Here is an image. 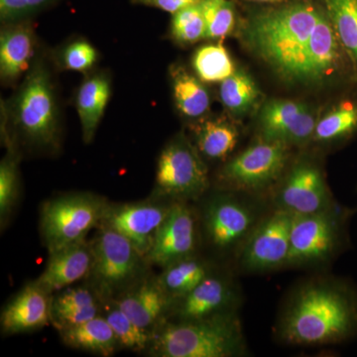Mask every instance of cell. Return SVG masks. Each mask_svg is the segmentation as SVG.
I'll list each match as a JSON object with an SVG mask.
<instances>
[{
  "label": "cell",
  "instance_id": "277c9868",
  "mask_svg": "<svg viewBox=\"0 0 357 357\" xmlns=\"http://www.w3.org/2000/svg\"><path fill=\"white\" fill-rule=\"evenodd\" d=\"M1 109L7 126L15 129L29 144L49 150L59 146L57 98L43 57H37L20 88Z\"/></svg>",
  "mask_w": 357,
  "mask_h": 357
},
{
  "label": "cell",
  "instance_id": "cb8c5ba5",
  "mask_svg": "<svg viewBox=\"0 0 357 357\" xmlns=\"http://www.w3.org/2000/svg\"><path fill=\"white\" fill-rule=\"evenodd\" d=\"M60 333L67 347L100 356H112L121 345L109 321L103 316H96L79 325L64 328Z\"/></svg>",
  "mask_w": 357,
  "mask_h": 357
},
{
  "label": "cell",
  "instance_id": "e0dca14e",
  "mask_svg": "<svg viewBox=\"0 0 357 357\" xmlns=\"http://www.w3.org/2000/svg\"><path fill=\"white\" fill-rule=\"evenodd\" d=\"M36 35L29 21L3 24L0 32V77L13 86L36 61Z\"/></svg>",
  "mask_w": 357,
  "mask_h": 357
},
{
  "label": "cell",
  "instance_id": "8fae6325",
  "mask_svg": "<svg viewBox=\"0 0 357 357\" xmlns=\"http://www.w3.org/2000/svg\"><path fill=\"white\" fill-rule=\"evenodd\" d=\"M293 215L275 210L261 218L239 249V262L248 272H266L287 266Z\"/></svg>",
  "mask_w": 357,
  "mask_h": 357
},
{
  "label": "cell",
  "instance_id": "7402d4cb",
  "mask_svg": "<svg viewBox=\"0 0 357 357\" xmlns=\"http://www.w3.org/2000/svg\"><path fill=\"white\" fill-rule=\"evenodd\" d=\"M170 79L173 100L178 114L191 123L208 116L211 96L206 83L180 64L170 68Z\"/></svg>",
  "mask_w": 357,
  "mask_h": 357
},
{
  "label": "cell",
  "instance_id": "83f0119b",
  "mask_svg": "<svg viewBox=\"0 0 357 357\" xmlns=\"http://www.w3.org/2000/svg\"><path fill=\"white\" fill-rule=\"evenodd\" d=\"M357 82V0H323Z\"/></svg>",
  "mask_w": 357,
  "mask_h": 357
},
{
  "label": "cell",
  "instance_id": "7a4b0ae2",
  "mask_svg": "<svg viewBox=\"0 0 357 357\" xmlns=\"http://www.w3.org/2000/svg\"><path fill=\"white\" fill-rule=\"evenodd\" d=\"M277 333L286 344L321 347L357 333V292L349 284L314 279L294 291L279 318Z\"/></svg>",
  "mask_w": 357,
  "mask_h": 357
},
{
  "label": "cell",
  "instance_id": "d6986e66",
  "mask_svg": "<svg viewBox=\"0 0 357 357\" xmlns=\"http://www.w3.org/2000/svg\"><path fill=\"white\" fill-rule=\"evenodd\" d=\"M49 255L43 273L35 282L50 295L89 276L93 270V248L84 241Z\"/></svg>",
  "mask_w": 357,
  "mask_h": 357
},
{
  "label": "cell",
  "instance_id": "836d02e7",
  "mask_svg": "<svg viewBox=\"0 0 357 357\" xmlns=\"http://www.w3.org/2000/svg\"><path fill=\"white\" fill-rule=\"evenodd\" d=\"M95 47L84 39H76L64 45L57 54L59 67L64 70L86 73L98 62Z\"/></svg>",
  "mask_w": 357,
  "mask_h": 357
},
{
  "label": "cell",
  "instance_id": "4dcf8cb0",
  "mask_svg": "<svg viewBox=\"0 0 357 357\" xmlns=\"http://www.w3.org/2000/svg\"><path fill=\"white\" fill-rule=\"evenodd\" d=\"M105 317L119 340V344L135 351H144L150 345L152 333L143 330L129 318L116 302L105 305Z\"/></svg>",
  "mask_w": 357,
  "mask_h": 357
},
{
  "label": "cell",
  "instance_id": "d590c367",
  "mask_svg": "<svg viewBox=\"0 0 357 357\" xmlns=\"http://www.w3.org/2000/svg\"><path fill=\"white\" fill-rule=\"evenodd\" d=\"M91 306H100V304L91 290L86 287L68 288L52 298L51 314Z\"/></svg>",
  "mask_w": 357,
  "mask_h": 357
},
{
  "label": "cell",
  "instance_id": "2e32d148",
  "mask_svg": "<svg viewBox=\"0 0 357 357\" xmlns=\"http://www.w3.org/2000/svg\"><path fill=\"white\" fill-rule=\"evenodd\" d=\"M238 302V291L234 282L211 274L172 305L174 314L178 319H197L236 312Z\"/></svg>",
  "mask_w": 357,
  "mask_h": 357
},
{
  "label": "cell",
  "instance_id": "44dd1931",
  "mask_svg": "<svg viewBox=\"0 0 357 357\" xmlns=\"http://www.w3.org/2000/svg\"><path fill=\"white\" fill-rule=\"evenodd\" d=\"M110 93L112 81L107 73L89 75L79 84L76 93V109L84 142H91L95 137L109 103Z\"/></svg>",
  "mask_w": 357,
  "mask_h": 357
},
{
  "label": "cell",
  "instance_id": "ba28073f",
  "mask_svg": "<svg viewBox=\"0 0 357 357\" xmlns=\"http://www.w3.org/2000/svg\"><path fill=\"white\" fill-rule=\"evenodd\" d=\"M208 188V166L184 133L178 134L162 150L156 171L159 196L177 201L197 199Z\"/></svg>",
  "mask_w": 357,
  "mask_h": 357
},
{
  "label": "cell",
  "instance_id": "6da1fadb",
  "mask_svg": "<svg viewBox=\"0 0 357 357\" xmlns=\"http://www.w3.org/2000/svg\"><path fill=\"white\" fill-rule=\"evenodd\" d=\"M239 36L286 83L326 86L354 79L323 0H286L252 9Z\"/></svg>",
  "mask_w": 357,
  "mask_h": 357
},
{
  "label": "cell",
  "instance_id": "4fadbf2b",
  "mask_svg": "<svg viewBox=\"0 0 357 357\" xmlns=\"http://www.w3.org/2000/svg\"><path fill=\"white\" fill-rule=\"evenodd\" d=\"M318 119L319 115L306 103L274 98L259 110L258 131L264 139L299 146L311 142Z\"/></svg>",
  "mask_w": 357,
  "mask_h": 357
},
{
  "label": "cell",
  "instance_id": "1f68e13d",
  "mask_svg": "<svg viewBox=\"0 0 357 357\" xmlns=\"http://www.w3.org/2000/svg\"><path fill=\"white\" fill-rule=\"evenodd\" d=\"M201 6L206 20V40L218 41L234 31L237 11L232 0H201Z\"/></svg>",
  "mask_w": 357,
  "mask_h": 357
},
{
  "label": "cell",
  "instance_id": "5b68a950",
  "mask_svg": "<svg viewBox=\"0 0 357 357\" xmlns=\"http://www.w3.org/2000/svg\"><path fill=\"white\" fill-rule=\"evenodd\" d=\"M352 213L337 204L319 213L293 215L287 266H314L337 255L347 244Z\"/></svg>",
  "mask_w": 357,
  "mask_h": 357
},
{
  "label": "cell",
  "instance_id": "f1b7e54d",
  "mask_svg": "<svg viewBox=\"0 0 357 357\" xmlns=\"http://www.w3.org/2000/svg\"><path fill=\"white\" fill-rule=\"evenodd\" d=\"M192 67L206 84H220L236 70L229 51L220 42L197 49L192 57Z\"/></svg>",
  "mask_w": 357,
  "mask_h": 357
},
{
  "label": "cell",
  "instance_id": "74e56055",
  "mask_svg": "<svg viewBox=\"0 0 357 357\" xmlns=\"http://www.w3.org/2000/svg\"><path fill=\"white\" fill-rule=\"evenodd\" d=\"M246 1L258 2V3H278V2L286 1V0H246Z\"/></svg>",
  "mask_w": 357,
  "mask_h": 357
},
{
  "label": "cell",
  "instance_id": "8992f818",
  "mask_svg": "<svg viewBox=\"0 0 357 357\" xmlns=\"http://www.w3.org/2000/svg\"><path fill=\"white\" fill-rule=\"evenodd\" d=\"M109 204L91 194H69L43 204L40 227L49 253L82 243L102 223Z\"/></svg>",
  "mask_w": 357,
  "mask_h": 357
},
{
  "label": "cell",
  "instance_id": "4316f807",
  "mask_svg": "<svg viewBox=\"0 0 357 357\" xmlns=\"http://www.w3.org/2000/svg\"><path fill=\"white\" fill-rule=\"evenodd\" d=\"M211 274L208 263L192 255L164 267L161 276L157 279L172 305L194 290Z\"/></svg>",
  "mask_w": 357,
  "mask_h": 357
},
{
  "label": "cell",
  "instance_id": "d6a6232c",
  "mask_svg": "<svg viewBox=\"0 0 357 357\" xmlns=\"http://www.w3.org/2000/svg\"><path fill=\"white\" fill-rule=\"evenodd\" d=\"M170 34L174 41L184 46L206 39V20L201 2L173 14Z\"/></svg>",
  "mask_w": 357,
  "mask_h": 357
},
{
  "label": "cell",
  "instance_id": "9c48e42d",
  "mask_svg": "<svg viewBox=\"0 0 357 357\" xmlns=\"http://www.w3.org/2000/svg\"><path fill=\"white\" fill-rule=\"evenodd\" d=\"M91 243L93 266L91 275L103 296H112L132 285L139 279L146 258L132 243L109 225Z\"/></svg>",
  "mask_w": 357,
  "mask_h": 357
},
{
  "label": "cell",
  "instance_id": "e575fe53",
  "mask_svg": "<svg viewBox=\"0 0 357 357\" xmlns=\"http://www.w3.org/2000/svg\"><path fill=\"white\" fill-rule=\"evenodd\" d=\"M56 0H0L2 24L28 20L34 14L50 6Z\"/></svg>",
  "mask_w": 357,
  "mask_h": 357
},
{
  "label": "cell",
  "instance_id": "484cf974",
  "mask_svg": "<svg viewBox=\"0 0 357 357\" xmlns=\"http://www.w3.org/2000/svg\"><path fill=\"white\" fill-rule=\"evenodd\" d=\"M218 96L223 107L234 117L246 116L262 102V93L255 79L243 69L236 70L220 83Z\"/></svg>",
  "mask_w": 357,
  "mask_h": 357
},
{
  "label": "cell",
  "instance_id": "7c38bea8",
  "mask_svg": "<svg viewBox=\"0 0 357 357\" xmlns=\"http://www.w3.org/2000/svg\"><path fill=\"white\" fill-rule=\"evenodd\" d=\"M259 222L255 206L234 195H218L204 208L206 237L213 248L225 252L239 250Z\"/></svg>",
  "mask_w": 357,
  "mask_h": 357
},
{
  "label": "cell",
  "instance_id": "ac0fdd59",
  "mask_svg": "<svg viewBox=\"0 0 357 357\" xmlns=\"http://www.w3.org/2000/svg\"><path fill=\"white\" fill-rule=\"evenodd\" d=\"M51 295L36 282L27 284L1 312V330L7 335L32 332L51 321Z\"/></svg>",
  "mask_w": 357,
  "mask_h": 357
},
{
  "label": "cell",
  "instance_id": "3957f363",
  "mask_svg": "<svg viewBox=\"0 0 357 357\" xmlns=\"http://www.w3.org/2000/svg\"><path fill=\"white\" fill-rule=\"evenodd\" d=\"M150 354L161 357H232L246 354L237 312L162 324L152 335Z\"/></svg>",
  "mask_w": 357,
  "mask_h": 357
},
{
  "label": "cell",
  "instance_id": "f546056e",
  "mask_svg": "<svg viewBox=\"0 0 357 357\" xmlns=\"http://www.w3.org/2000/svg\"><path fill=\"white\" fill-rule=\"evenodd\" d=\"M7 151L0 163V218L1 225L6 222L13 211L20 190V157L10 138V133L6 126H2Z\"/></svg>",
  "mask_w": 357,
  "mask_h": 357
},
{
  "label": "cell",
  "instance_id": "603a6c76",
  "mask_svg": "<svg viewBox=\"0 0 357 357\" xmlns=\"http://www.w3.org/2000/svg\"><path fill=\"white\" fill-rule=\"evenodd\" d=\"M194 144L204 158L225 161L236 147L239 131L225 116H208L191 123Z\"/></svg>",
  "mask_w": 357,
  "mask_h": 357
},
{
  "label": "cell",
  "instance_id": "ffe728a7",
  "mask_svg": "<svg viewBox=\"0 0 357 357\" xmlns=\"http://www.w3.org/2000/svg\"><path fill=\"white\" fill-rule=\"evenodd\" d=\"M115 302L136 325L151 333V328L158 325L171 307V300L158 279L137 284Z\"/></svg>",
  "mask_w": 357,
  "mask_h": 357
},
{
  "label": "cell",
  "instance_id": "8d00e7d4",
  "mask_svg": "<svg viewBox=\"0 0 357 357\" xmlns=\"http://www.w3.org/2000/svg\"><path fill=\"white\" fill-rule=\"evenodd\" d=\"M135 6L153 7L170 14H175L185 7L199 3L201 0H130Z\"/></svg>",
  "mask_w": 357,
  "mask_h": 357
},
{
  "label": "cell",
  "instance_id": "30bf717a",
  "mask_svg": "<svg viewBox=\"0 0 357 357\" xmlns=\"http://www.w3.org/2000/svg\"><path fill=\"white\" fill-rule=\"evenodd\" d=\"M275 208L293 215H311L333 208L332 192L318 161L303 156L287 167L277 183Z\"/></svg>",
  "mask_w": 357,
  "mask_h": 357
},
{
  "label": "cell",
  "instance_id": "9a60e30c",
  "mask_svg": "<svg viewBox=\"0 0 357 357\" xmlns=\"http://www.w3.org/2000/svg\"><path fill=\"white\" fill-rule=\"evenodd\" d=\"M171 206L152 203L109 204L102 223L126 236L146 258Z\"/></svg>",
  "mask_w": 357,
  "mask_h": 357
},
{
  "label": "cell",
  "instance_id": "d4e9b609",
  "mask_svg": "<svg viewBox=\"0 0 357 357\" xmlns=\"http://www.w3.org/2000/svg\"><path fill=\"white\" fill-rule=\"evenodd\" d=\"M357 131V100L344 98L319 116L312 142L333 144L349 139Z\"/></svg>",
  "mask_w": 357,
  "mask_h": 357
},
{
  "label": "cell",
  "instance_id": "5bb4252c",
  "mask_svg": "<svg viewBox=\"0 0 357 357\" xmlns=\"http://www.w3.org/2000/svg\"><path fill=\"white\" fill-rule=\"evenodd\" d=\"M197 245V218L187 204L178 201L171 206L166 220L157 232L146 260L164 268L195 255Z\"/></svg>",
  "mask_w": 357,
  "mask_h": 357
},
{
  "label": "cell",
  "instance_id": "52a82bcc",
  "mask_svg": "<svg viewBox=\"0 0 357 357\" xmlns=\"http://www.w3.org/2000/svg\"><path fill=\"white\" fill-rule=\"evenodd\" d=\"M290 147L259 136L222 166L218 180L231 191L255 192L266 190L277 185L285 173Z\"/></svg>",
  "mask_w": 357,
  "mask_h": 357
}]
</instances>
